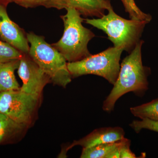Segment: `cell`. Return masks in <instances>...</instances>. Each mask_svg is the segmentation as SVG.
<instances>
[{"mask_svg":"<svg viewBox=\"0 0 158 158\" xmlns=\"http://www.w3.org/2000/svg\"><path fill=\"white\" fill-rule=\"evenodd\" d=\"M144 43L143 40H140L123 60L117 80L103 104L104 111H113L116 102L126 94L132 92L141 95L148 89L147 78L149 69L143 65L141 55Z\"/></svg>","mask_w":158,"mask_h":158,"instance_id":"cell-1","label":"cell"},{"mask_svg":"<svg viewBox=\"0 0 158 158\" xmlns=\"http://www.w3.org/2000/svg\"><path fill=\"white\" fill-rule=\"evenodd\" d=\"M66 14L61 16L63 22L64 31L62 38L52 44L65 57L68 62L80 61L89 56L88 44L95 34L83 26L85 19L76 9L66 8Z\"/></svg>","mask_w":158,"mask_h":158,"instance_id":"cell-2","label":"cell"},{"mask_svg":"<svg viewBox=\"0 0 158 158\" xmlns=\"http://www.w3.org/2000/svg\"><path fill=\"white\" fill-rule=\"evenodd\" d=\"M108 11V14L102 17L87 19L85 20V23L104 31L114 47L130 53L141 40L144 27L148 23L125 19L116 14L112 7Z\"/></svg>","mask_w":158,"mask_h":158,"instance_id":"cell-3","label":"cell"},{"mask_svg":"<svg viewBox=\"0 0 158 158\" xmlns=\"http://www.w3.org/2000/svg\"><path fill=\"white\" fill-rule=\"evenodd\" d=\"M27 37L30 44L28 55L31 59L54 84L65 88L72 77L65 57L43 36L30 32Z\"/></svg>","mask_w":158,"mask_h":158,"instance_id":"cell-4","label":"cell"},{"mask_svg":"<svg viewBox=\"0 0 158 158\" xmlns=\"http://www.w3.org/2000/svg\"><path fill=\"white\" fill-rule=\"evenodd\" d=\"M123 51L122 48L110 47L80 61L67 62V67L72 78L94 75L102 77L113 85L120 71L119 62Z\"/></svg>","mask_w":158,"mask_h":158,"instance_id":"cell-5","label":"cell"},{"mask_svg":"<svg viewBox=\"0 0 158 158\" xmlns=\"http://www.w3.org/2000/svg\"><path fill=\"white\" fill-rule=\"evenodd\" d=\"M39 99L20 90L0 92V113L27 127Z\"/></svg>","mask_w":158,"mask_h":158,"instance_id":"cell-6","label":"cell"},{"mask_svg":"<svg viewBox=\"0 0 158 158\" xmlns=\"http://www.w3.org/2000/svg\"><path fill=\"white\" fill-rule=\"evenodd\" d=\"M18 73L23 81L20 90L37 98H40L44 87L51 81L28 54H23L20 59Z\"/></svg>","mask_w":158,"mask_h":158,"instance_id":"cell-7","label":"cell"},{"mask_svg":"<svg viewBox=\"0 0 158 158\" xmlns=\"http://www.w3.org/2000/svg\"><path fill=\"white\" fill-rule=\"evenodd\" d=\"M6 6L0 4V39L23 54H28L29 43L24 31L9 18Z\"/></svg>","mask_w":158,"mask_h":158,"instance_id":"cell-8","label":"cell"},{"mask_svg":"<svg viewBox=\"0 0 158 158\" xmlns=\"http://www.w3.org/2000/svg\"><path fill=\"white\" fill-rule=\"evenodd\" d=\"M125 132L120 127L100 128L94 130L88 135L79 141H75L71 147L81 145L87 148L104 143H110L124 138Z\"/></svg>","mask_w":158,"mask_h":158,"instance_id":"cell-9","label":"cell"},{"mask_svg":"<svg viewBox=\"0 0 158 158\" xmlns=\"http://www.w3.org/2000/svg\"><path fill=\"white\" fill-rule=\"evenodd\" d=\"M67 8L76 9L81 15L101 18L105 10L112 7L110 0H66Z\"/></svg>","mask_w":158,"mask_h":158,"instance_id":"cell-10","label":"cell"},{"mask_svg":"<svg viewBox=\"0 0 158 158\" xmlns=\"http://www.w3.org/2000/svg\"><path fill=\"white\" fill-rule=\"evenodd\" d=\"M124 138L110 143L83 148L81 158H120L119 149Z\"/></svg>","mask_w":158,"mask_h":158,"instance_id":"cell-11","label":"cell"},{"mask_svg":"<svg viewBox=\"0 0 158 158\" xmlns=\"http://www.w3.org/2000/svg\"><path fill=\"white\" fill-rule=\"evenodd\" d=\"M19 63L20 59L0 63V92L20 90V87L15 75Z\"/></svg>","mask_w":158,"mask_h":158,"instance_id":"cell-12","label":"cell"},{"mask_svg":"<svg viewBox=\"0 0 158 158\" xmlns=\"http://www.w3.org/2000/svg\"><path fill=\"white\" fill-rule=\"evenodd\" d=\"M26 127L0 113V144L11 140Z\"/></svg>","mask_w":158,"mask_h":158,"instance_id":"cell-13","label":"cell"},{"mask_svg":"<svg viewBox=\"0 0 158 158\" xmlns=\"http://www.w3.org/2000/svg\"><path fill=\"white\" fill-rule=\"evenodd\" d=\"M131 113L136 117L148 118L158 122V98L149 102L130 108Z\"/></svg>","mask_w":158,"mask_h":158,"instance_id":"cell-14","label":"cell"},{"mask_svg":"<svg viewBox=\"0 0 158 158\" xmlns=\"http://www.w3.org/2000/svg\"><path fill=\"white\" fill-rule=\"evenodd\" d=\"M14 3L25 8L43 6L61 10L67 8L66 0H15Z\"/></svg>","mask_w":158,"mask_h":158,"instance_id":"cell-15","label":"cell"},{"mask_svg":"<svg viewBox=\"0 0 158 158\" xmlns=\"http://www.w3.org/2000/svg\"><path fill=\"white\" fill-rule=\"evenodd\" d=\"M124 6L125 11L129 13L131 19L144 21L149 23L152 19L149 14H146L138 8L135 0H120Z\"/></svg>","mask_w":158,"mask_h":158,"instance_id":"cell-16","label":"cell"},{"mask_svg":"<svg viewBox=\"0 0 158 158\" xmlns=\"http://www.w3.org/2000/svg\"><path fill=\"white\" fill-rule=\"evenodd\" d=\"M23 55L14 47L0 39V63L20 59Z\"/></svg>","mask_w":158,"mask_h":158,"instance_id":"cell-17","label":"cell"},{"mask_svg":"<svg viewBox=\"0 0 158 158\" xmlns=\"http://www.w3.org/2000/svg\"><path fill=\"white\" fill-rule=\"evenodd\" d=\"M130 126L137 133L142 129L149 130L158 132V122L153 121L148 118H142L141 120H134Z\"/></svg>","mask_w":158,"mask_h":158,"instance_id":"cell-18","label":"cell"},{"mask_svg":"<svg viewBox=\"0 0 158 158\" xmlns=\"http://www.w3.org/2000/svg\"><path fill=\"white\" fill-rule=\"evenodd\" d=\"M131 141L127 138H124L123 143L119 149L120 158H135V155L130 149Z\"/></svg>","mask_w":158,"mask_h":158,"instance_id":"cell-19","label":"cell"},{"mask_svg":"<svg viewBox=\"0 0 158 158\" xmlns=\"http://www.w3.org/2000/svg\"><path fill=\"white\" fill-rule=\"evenodd\" d=\"M15 0H0V4L7 7L10 3L14 2Z\"/></svg>","mask_w":158,"mask_h":158,"instance_id":"cell-20","label":"cell"}]
</instances>
